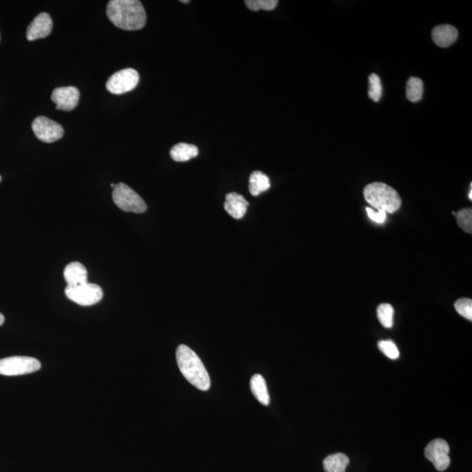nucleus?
<instances>
[{"instance_id": "f3484780", "label": "nucleus", "mask_w": 472, "mask_h": 472, "mask_svg": "<svg viewBox=\"0 0 472 472\" xmlns=\"http://www.w3.org/2000/svg\"><path fill=\"white\" fill-rule=\"evenodd\" d=\"M349 463L348 455L344 453H335L325 458L323 466L325 472H346Z\"/></svg>"}, {"instance_id": "c756f323", "label": "nucleus", "mask_w": 472, "mask_h": 472, "mask_svg": "<svg viewBox=\"0 0 472 472\" xmlns=\"http://www.w3.org/2000/svg\"><path fill=\"white\" fill-rule=\"evenodd\" d=\"M111 187L112 188H114V187H115V185H114L113 183H111Z\"/></svg>"}, {"instance_id": "9b49d317", "label": "nucleus", "mask_w": 472, "mask_h": 472, "mask_svg": "<svg viewBox=\"0 0 472 472\" xmlns=\"http://www.w3.org/2000/svg\"><path fill=\"white\" fill-rule=\"evenodd\" d=\"M52 29L51 16L47 12H42L29 25L26 31V39L29 41H34L35 39L48 37L51 34Z\"/></svg>"}, {"instance_id": "20e7f679", "label": "nucleus", "mask_w": 472, "mask_h": 472, "mask_svg": "<svg viewBox=\"0 0 472 472\" xmlns=\"http://www.w3.org/2000/svg\"><path fill=\"white\" fill-rule=\"evenodd\" d=\"M112 199L114 203L124 212L143 214L147 210V205L133 189L124 183L115 185Z\"/></svg>"}, {"instance_id": "4468645a", "label": "nucleus", "mask_w": 472, "mask_h": 472, "mask_svg": "<svg viewBox=\"0 0 472 472\" xmlns=\"http://www.w3.org/2000/svg\"><path fill=\"white\" fill-rule=\"evenodd\" d=\"M64 279L68 286H77L88 283V272L84 264L73 262L66 266Z\"/></svg>"}, {"instance_id": "dca6fc26", "label": "nucleus", "mask_w": 472, "mask_h": 472, "mask_svg": "<svg viewBox=\"0 0 472 472\" xmlns=\"http://www.w3.org/2000/svg\"><path fill=\"white\" fill-rule=\"evenodd\" d=\"M250 388L257 401L263 405H269L270 402L268 388L265 379L261 375H253L250 381Z\"/></svg>"}, {"instance_id": "412c9836", "label": "nucleus", "mask_w": 472, "mask_h": 472, "mask_svg": "<svg viewBox=\"0 0 472 472\" xmlns=\"http://www.w3.org/2000/svg\"><path fill=\"white\" fill-rule=\"evenodd\" d=\"M383 93V88L381 85V78L376 74L370 75L369 77V98L372 101L377 102L381 99Z\"/></svg>"}, {"instance_id": "423d86ee", "label": "nucleus", "mask_w": 472, "mask_h": 472, "mask_svg": "<svg viewBox=\"0 0 472 472\" xmlns=\"http://www.w3.org/2000/svg\"><path fill=\"white\" fill-rule=\"evenodd\" d=\"M65 294L69 300L82 306L94 305L104 298V292L101 287L90 283L77 286H67Z\"/></svg>"}, {"instance_id": "a878e982", "label": "nucleus", "mask_w": 472, "mask_h": 472, "mask_svg": "<svg viewBox=\"0 0 472 472\" xmlns=\"http://www.w3.org/2000/svg\"><path fill=\"white\" fill-rule=\"evenodd\" d=\"M366 213H368V217L372 220L379 224L384 223L386 218H387V213L384 212V211H375L371 207H366Z\"/></svg>"}, {"instance_id": "ddd939ff", "label": "nucleus", "mask_w": 472, "mask_h": 472, "mask_svg": "<svg viewBox=\"0 0 472 472\" xmlns=\"http://www.w3.org/2000/svg\"><path fill=\"white\" fill-rule=\"evenodd\" d=\"M457 29L451 25L437 26L432 31V39L440 48L450 47L457 41Z\"/></svg>"}, {"instance_id": "7ed1b4c3", "label": "nucleus", "mask_w": 472, "mask_h": 472, "mask_svg": "<svg viewBox=\"0 0 472 472\" xmlns=\"http://www.w3.org/2000/svg\"><path fill=\"white\" fill-rule=\"evenodd\" d=\"M366 202L377 211L393 214L400 209L402 199L394 188L384 183L368 185L363 191Z\"/></svg>"}, {"instance_id": "f8f14e48", "label": "nucleus", "mask_w": 472, "mask_h": 472, "mask_svg": "<svg viewBox=\"0 0 472 472\" xmlns=\"http://www.w3.org/2000/svg\"><path fill=\"white\" fill-rule=\"evenodd\" d=\"M249 203L243 196L236 193H227L224 209L230 216L236 220H240L245 216Z\"/></svg>"}, {"instance_id": "9d476101", "label": "nucleus", "mask_w": 472, "mask_h": 472, "mask_svg": "<svg viewBox=\"0 0 472 472\" xmlns=\"http://www.w3.org/2000/svg\"><path fill=\"white\" fill-rule=\"evenodd\" d=\"M52 101L59 111H71L80 100V91L75 87L56 88L51 95Z\"/></svg>"}, {"instance_id": "cd10ccee", "label": "nucleus", "mask_w": 472, "mask_h": 472, "mask_svg": "<svg viewBox=\"0 0 472 472\" xmlns=\"http://www.w3.org/2000/svg\"><path fill=\"white\" fill-rule=\"evenodd\" d=\"M469 198H470V200H472V187H471V185L470 193H469Z\"/></svg>"}, {"instance_id": "0eeeda50", "label": "nucleus", "mask_w": 472, "mask_h": 472, "mask_svg": "<svg viewBox=\"0 0 472 472\" xmlns=\"http://www.w3.org/2000/svg\"><path fill=\"white\" fill-rule=\"evenodd\" d=\"M140 82V75L133 68H125L112 75L106 84L108 92L122 95L133 91Z\"/></svg>"}, {"instance_id": "6e6552de", "label": "nucleus", "mask_w": 472, "mask_h": 472, "mask_svg": "<svg viewBox=\"0 0 472 472\" xmlns=\"http://www.w3.org/2000/svg\"><path fill=\"white\" fill-rule=\"evenodd\" d=\"M32 129L36 138L44 143H53L61 140L64 135V128L60 124L46 117H36L32 122Z\"/></svg>"}, {"instance_id": "1a4fd4ad", "label": "nucleus", "mask_w": 472, "mask_h": 472, "mask_svg": "<svg viewBox=\"0 0 472 472\" xmlns=\"http://www.w3.org/2000/svg\"><path fill=\"white\" fill-rule=\"evenodd\" d=\"M450 446L444 439H435L425 448L424 455L438 471H444L450 466Z\"/></svg>"}, {"instance_id": "2eb2a0df", "label": "nucleus", "mask_w": 472, "mask_h": 472, "mask_svg": "<svg viewBox=\"0 0 472 472\" xmlns=\"http://www.w3.org/2000/svg\"><path fill=\"white\" fill-rule=\"evenodd\" d=\"M199 154L196 145L180 143L174 145L170 151L171 158L177 162H186L196 158Z\"/></svg>"}, {"instance_id": "f257e3e1", "label": "nucleus", "mask_w": 472, "mask_h": 472, "mask_svg": "<svg viewBox=\"0 0 472 472\" xmlns=\"http://www.w3.org/2000/svg\"><path fill=\"white\" fill-rule=\"evenodd\" d=\"M106 12L108 19L123 30H140L147 23V13L138 0H111Z\"/></svg>"}, {"instance_id": "4be33fe9", "label": "nucleus", "mask_w": 472, "mask_h": 472, "mask_svg": "<svg viewBox=\"0 0 472 472\" xmlns=\"http://www.w3.org/2000/svg\"><path fill=\"white\" fill-rule=\"evenodd\" d=\"M247 8L253 12H258L259 10L264 11H272L279 5L277 0H246Z\"/></svg>"}, {"instance_id": "6ab92c4d", "label": "nucleus", "mask_w": 472, "mask_h": 472, "mask_svg": "<svg viewBox=\"0 0 472 472\" xmlns=\"http://www.w3.org/2000/svg\"><path fill=\"white\" fill-rule=\"evenodd\" d=\"M424 82L420 78H409L406 88V95L408 100L413 102L420 101L424 95Z\"/></svg>"}, {"instance_id": "7c9ffc66", "label": "nucleus", "mask_w": 472, "mask_h": 472, "mask_svg": "<svg viewBox=\"0 0 472 472\" xmlns=\"http://www.w3.org/2000/svg\"><path fill=\"white\" fill-rule=\"evenodd\" d=\"M0 181H1V176H0Z\"/></svg>"}, {"instance_id": "aec40b11", "label": "nucleus", "mask_w": 472, "mask_h": 472, "mask_svg": "<svg viewBox=\"0 0 472 472\" xmlns=\"http://www.w3.org/2000/svg\"><path fill=\"white\" fill-rule=\"evenodd\" d=\"M394 308L389 303H381L377 308V317L381 325L386 328H391L394 325Z\"/></svg>"}, {"instance_id": "39448f33", "label": "nucleus", "mask_w": 472, "mask_h": 472, "mask_svg": "<svg viewBox=\"0 0 472 472\" xmlns=\"http://www.w3.org/2000/svg\"><path fill=\"white\" fill-rule=\"evenodd\" d=\"M41 368V363L26 356H13L0 359V375L17 376L32 374Z\"/></svg>"}, {"instance_id": "b1692460", "label": "nucleus", "mask_w": 472, "mask_h": 472, "mask_svg": "<svg viewBox=\"0 0 472 472\" xmlns=\"http://www.w3.org/2000/svg\"><path fill=\"white\" fill-rule=\"evenodd\" d=\"M455 308L464 318L472 320V301L470 299H460L455 303Z\"/></svg>"}, {"instance_id": "c85d7f7f", "label": "nucleus", "mask_w": 472, "mask_h": 472, "mask_svg": "<svg viewBox=\"0 0 472 472\" xmlns=\"http://www.w3.org/2000/svg\"><path fill=\"white\" fill-rule=\"evenodd\" d=\"M181 3H185V4H188L189 3V0H181Z\"/></svg>"}, {"instance_id": "f03ea898", "label": "nucleus", "mask_w": 472, "mask_h": 472, "mask_svg": "<svg viewBox=\"0 0 472 472\" xmlns=\"http://www.w3.org/2000/svg\"><path fill=\"white\" fill-rule=\"evenodd\" d=\"M176 359L181 374L191 385L201 391L209 390L211 386L209 372L193 350L186 345L178 346Z\"/></svg>"}, {"instance_id": "393cba45", "label": "nucleus", "mask_w": 472, "mask_h": 472, "mask_svg": "<svg viewBox=\"0 0 472 472\" xmlns=\"http://www.w3.org/2000/svg\"><path fill=\"white\" fill-rule=\"evenodd\" d=\"M378 346L379 350L389 359H396L400 356L397 346L391 341H379Z\"/></svg>"}, {"instance_id": "a211bd4d", "label": "nucleus", "mask_w": 472, "mask_h": 472, "mask_svg": "<svg viewBox=\"0 0 472 472\" xmlns=\"http://www.w3.org/2000/svg\"><path fill=\"white\" fill-rule=\"evenodd\" d=\"M270 188V178L260 171H254L249 177V189L253 196H258L259 194L269 190Z\"/></svg>"}, {"instance_id": "5701e85b", "label": "nucleus", "mask_w": 472, "mask_h": 472, "mask_svg": "<svg viewBox=\"0 0 472 472\" xmlns=\"http://www.w3.org/2000/svg\"><path fill=\"white\" fill-rule=\"evenodd\" d=\"M457 216L458 225L462 229L464 230L465 232L471 234L472 232V210L471 209H464L458 211L457 214H455Z\"/></svg>"}, {"instance_id": "bb28decb", "label": "nucleus", "mask_w": 472, "mask_h": 472, "mask_svg": "<svg viewBox=\"0 0 472 472\" xmlns=\"http://www.w3.org/2000/svg\"><path fill=\"white\" fill-rule=\"evenodd\" d=\"M5 323V317L4 315L2 314V313H0V326L3 325V323Z\"/></svg>"}]
</instances>
